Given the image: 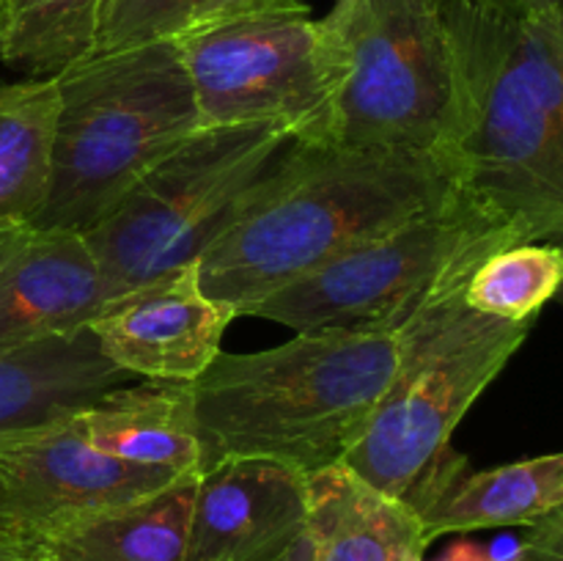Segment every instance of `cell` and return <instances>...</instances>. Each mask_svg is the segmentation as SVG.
<instances>
[{
  "mask_svg": "<svg viewBox=\"0 0 563 561\" xmlns=\"http://www.w3.org/2000/svg\"><path fill=\"white\" fill-rule=\"evenodd\" d=\"M201 127L273 121L328 143L335 55L302 0L176 33Z\"/></svg>",
  "mask_w": 563,
  "mask_h": 561,
  "instance_id": "9c48e42d",
  "label": "cell"
},
{
  "mask_svg": "<svg viewBox=\"0 0 563 561\" xmlns=\"http://www.w3.org/2000/svg\"><path fill=\"white\" fill-rule=\"evenodd\" d=\"M528 242L462 190L438 207L339 253L295 284L273 292L247 317L295 333L346 330L396 336L440 292L471 280L495 251Z\"/></svg>",
  "mask_w": 563,
  "mask_h": 561,
  "instance_id": "52a82bcc",
  "label": "cell"
},
{
  "mask_svg": "<svg viewBox=\"0 0 563 561\" xmlns=\"http://www.w3.org/2000/svg\"><path fill=\"white\" fill-rule=\"evenodd\" d=\"M563 506V451L473 471L462 457L421 512L429 544L445 534L533 526Z\"/></svg>",
  "mask_w": 563,
  "mask_h": 561,
  "instance_id": "e0dca14e",
  "label": "cell"
},
{
  "mask_svg": "<svg viewBox=\"0 0 563 561\" xmlns=\"http://www.w3.org/2000/svg\"><path fill=\"white\" fill-rule=\"evenodd\" d=\"M311 561H423L421 515L346 462L306 476Z\"/></svg>",
  "mask_w": 563,
  "mask_h": 561,
  "instance_id": "9a60e30c",
  "label": "cell"
},
{
  "mask_svg": "<svg viewBox=\"0 0 563 561\" xmlns=\"http://www.w3.org/2000/svg\"><path fill=\"white\" fill-rule=\"evenodd\" d=\"M132 377L104 358L91 328L0 346V440L75 418Z\"/></svg>",
  "mask_w": 563,
  "mask_h": 561,
  "instance_id": "5bb4252c",
  "label": "cell"
},
{
  "mask_svg": "<svg viewBox=\"0 0 563 561\" xmlns=\"http://www.w3.org/2000/svg\"><path fill=\"white\" fill-rule=\"evenodd\" d=\"M465 284L440 292L399 330L394 377L346 465L421 515L460 460L451 435L517 355L537 319L509 322L465 302Z\"/></svg>",
  "mask_w": 563,
  "mask_h": 561,
  "instance_id": "5b68a950",
  "label": "cell"
},
{
  "mask_svg": "<svg viewBox=\"0 0 563 561\" xmlns=\"http://www.w3.org/2000/svg\"><path fill=\"white\" fill-rule=\"evenodd\" d=\"M212 0H108L93 53L176 36Z\"/></svg>",
  "mask_w": 563,
  "mask_h": 561,
  "instance_id": "7402d4cb",
  "label": "cell"
},
{
  "mask_svg": "<svg viewBox=\"0 0 563 561\" xmlns=\"http://www.w3.org/2000/svg\"><path fill=\"white\" fill-rule=\"evenodd\" d=\"M454 190L434 154L388 146L295 141L245 215L198 258V284L247 317L295 284Z\"/></svg>",
  "mask_w": 563,
  "mask_h": 561,
  "instance_id": "7a4b0ae2",
  "label": "cell"
},
{
  "mask_svg": "<svg viewBox=\"0 0 563 561\" xmlns=\"http://www.w3.org/2000/svg\"><path fill=\"white\" fill-rule=\"evenodd\" d=\"M0 64H3V47H0Z\"/></svg>",
  "mask_w": 563,
  "mask_h": 561,
  "instance_id": "4dcf8cb0",
  "label": "cell"
},
{
  "mask_svg": "<svg viewBox=\"0 0 563 561\" xmlns=\"http://www.w3.org/2000/svg\"><path fill=\"white\" fill-rule=\"evenodd\" d=\"M110 302L80 231L0 226V346L71 336Z\"/></svg>",
  "mask_w": 563,
  "mask_h": 561,
  "instance_id": "4fadbf2b",
  "label": "cell"
},
{
  "mask_svg": "<svg viewBox=\"0 0 563 561\" xmlns=\"http://www.w3.org/2000/svg\"><path fill=\"white\" fill-rule=\"evenodd\" d=\"M53 185L33 226L88 231L201 130L176 36L93 53L55 75Z\"/></svg>",
  "mask_w": 563,
  "mask_h": 561,
  "instance_id": "277c9868",
  "label": "cell"
},
{
  "mask_svg": "<svg viewBox=\"0 0 563 561\" xmlns=\"http://www.w3.org/2000/svg\"><path fill=\"white\" fill-rule=\"evenodd\" d=\"M350 3H352V0H335V3H333V9H330V14H344V11L346 9H350Z\"/></svg>",
  "mask_w": 563,
  "mask_h": 561,
  "instance_id": "f1b7e54d",
  "label": "cell"
},
{
  "mask_svg": "<svg viewBox=\"0 0 563 561\" xmlns=\"http://www.w3.org/2000/svg\"><path fill=\"white\" fill-rule=\"evenodd\" d=\"M108 0H0L3 64L55 77L97 50Z\"/></svg>",
  "mask_w": 563,
  "mask_h": 561,
  "instance_id": "ffe728a7",
  "label": "cell"
},
{
  "mask_svg": "<svg viewBox=\"0 0 563 561\" xmlns=\"http://www.w3.org/2000/svg\"><path fill=\"white\" fill-rule=\"evenodd\" d=\"M278 3H286V0H212V3L203 6V9L192 16L187 28L212 25V22H223V20H231V16L251 14V11L269 9V6H278Z\"/></svg>",
  "mask_w": 563,
  "mask_h": 561,
  "instance_id": "d4e9b609",
  "label": "cell"
},
{
  "mask_svg": "<svg viewBox=\"0 0 563 561\" xmlns=\"http://www.w3.org/2000/svg\"><path fill=\"white\" fill-rule=\"evenodd\" d=\"M0 531H3V528H0Z\"/></svg>",
  "mask_w": 563,
  "mask_h": 561,
  "instance_id": "d6a6232c",
  "label": "cell"
},
{
  "mask_svg": "<svg viewBox=\"0 0 563 561\" xmlns=\"http://www.w3.org/2000/svg\"><path fill=\"white\" fill-rule=\"evenodd\" d=\"M559 297H561V302H563V286H561V292H559Z\"/></svg>",
  "mask_w": 563,
  "mask_h": 561,
  "instance_id": "1f68e13d",
  "label": "cell"
},
{
  "mask_svg": "<svg viewBox=\"0 0 563 561\" xmlns=\"http://www.w3.org/2000/svg\"><path fill=\"white\" fill-rule=\"evenodd\" d=\"M55 77L0 82V226L33 223L53 185Z\"/></svg>",
  "mask_w": 563,
  "mask_h": 561,
  "instance_id": "d6986e66",
  "label": "cell"
},
{
  "mask_svg": "<svg viewBox=\"0 0 563 561\" xmlns=\"http://www.w3.org/2000/svg\"><path fill=\"white\" fill-rule=\"evenodd\" d=\"M306 526V473L273 460H220L196 479L181 561H278Z\"/></svg>",
  "mask_w": 563,
  "mask_h": 561,
  "instance_id": "7c38bea8",
  "label": "cell"
},
{
  "mask_svg": "<svg viewBox=\"0 0 563 561\" xmlns=\"http://www.w3.org/2000/svg\"><path fill=\"white\" fill-rule=\"evenodd\" d=\"M234 308L198 284V262L113 297L88 328L104 358L146 380L192 383L220 355Z\"/></svg>",
  "mask_w": 563,
  "mask_h": 561,
  "instance_id": "8fae6325",
  "label": "cell"
},
{
  "mask_svg": "<svg viewBox=\"0 0 563 561\" xmlns=\"http://www.w3.org/2000/svg\"><path fill=\"white\" fill-rule=\"evenodd\" d=\"M454 108L438 160L528 242L563 248V9L440 0Z\"/></svg>",
  "mask_w": 563,
  "mask_h": 561,
  "instance_id": "6da1fadb",
  "label": "cell"
},
{
  "mask_svg": "<svg viewBox=\"0 0 563 561\" xmlns=\"http://www.w3.org/2000/svg\"><path fill=\"white\" fill-rule=\"evenodd\" d=\"M181 473L93 449L75 418L0 440V528L38 539L97 512L135 504Z\"/></svg>",
  "mask_w": 563,
  "mask_h": 561,
  "instance_id": "30bf717a",
  "label": "cell"
},
{
  "mask_svg": "<svg viewBox=\"0 0 563 561\" xmlns=\"http://www.w3.org/2000/svg\"><path fill=\"white\" fill-rule=\"evenodd\" d=\"M75 421L88 443L104 454L181 476L201 473L190 383H126L91 402Z\"/></svg>",
  "mask_w": 563,
  "mask_h": 561,
  "instance_id": "2e32d148",
  "label": "cell"
},
{
  "mask_svg": "<svg viewBox=\"0 0 563 561\" xmlns=\"http://www.w3.org/2000/svg\"><path fill=\"white\" fill-rule=\"evenodd\" d=\"M563 286V248L520 242L484 258L465 286V302L489 317L528 322Z\"/></svg>",
  "mask_w": 563,
  "mask_h": 561,
  "instance_id": "44dd1931",
  "label": "cell"
},
{
  "mask_svg": "<svg viewBox=\"0 0 563 561\" xmlns=\"http://www.w3.org/2000/svg\"><path fill=\"white\" fill-rule=\"evenodd\" d=\"M33 561H44L42 553H38V548H36V556H33Z\"/></svg>",
  "mask_w": 563,
  "mask_h": 561,
  "instance_id": "f546056e",
  "label": "cell"
},
{
  "mask_svg": "<svg viewBox=\"0 0 563 561\" xmlns=\"http://www.w3.org/2000/svg\"><path fill=\"white\" fill-rule=\"evenodd\" d=\"M335 55L328 143L434 154L454 108L440 0H352L319 20Z\"/></svg>",
  "mask_w": 563,
  "mask_h": 561,
  "instance_id": "ba28073f",
  "label": "cell"
},
{
  "mask_svg": "<svg viewBox=\"0 0 563 561\" xmlns=\"http://www.w3.org/2000/svg\"><path fill=\"white\" fill-rule=\"evenodd\" d=\"M297 138L284 124L201 127L82 231L110 300L198 262L251 209Z\"/></svg>",
  "mask_w": 563,
  "mask_h": 561,
  "instance_id": "8992f818",
  "label": "cell"
},
{
  "mask_svg": "<svg viewBox=\"0 0 563 561\" xmlns=\"http://www.w3.org/2000/svg\"><path fill=\"white\" fill-rule=\"evenodd\" d=\"M399 361V336L308 330L258 352H220L190 383L201 471L273 460L300 473L346 460Z\"/></svg>",
  "mask_w": 563,
  "mask_h": 561,
  "instance_id": "3957f363",
  "label": "cell"
},
{
  "mask_svg": "<svg viewBox=\"0 0 563 561\" xmlns=\"http://www.w3.org/2000/svg\"><path fill=\"white\" fill-rule=\"evenodd\" d=\"M526 553L520 561H563V506L526 526Z\"/></svg>",
  "mask_w": 563,
  "mask_h": 561,
  "instance_id": "cb8c5ba5",
  "label": "cell"
},
{
  "mask_svg": "<svg viewBox=\"0 0 563 561\" xmlns=\"http://www.w3.org/2000/svg\"><path fill=\"white\" fill-rule=\"evenodd\" d=\"M526 553V537L522 534H498V537L478 542V539H456L449 548L440 550L434 559L423 561H520Z\"/></svg>",
  "mask_w": 563,
  "mask_h": 561,
  "instance_id": "603a6c76",
  "label": "cell"
},
{
  "mask_svg": "<svg viewBox=\"0 0 563 561\" xmlns=\"http://www.w3.org/2000/svg\"><path fill=\"white\" fill-rule=\"evenodd\" d=\"M278 561H311V537H308V531L300 539H295V544Z\"/></svg>",
  "mask_w": 563,
  "mask_h": 561,
  "instance_id": "83f0119b",
  "label": "cell"
},
{
  "mask_svg": "<svg viewBox=\"0 0 563 561\" xmlns=\"http://www.w3.org/2000/svg\"><path fill=\"white\" fill-rule=\"evenodd\" d=\"M476 3L489 6V9L509 11V14H528V11L563 9V0H476Z\"/></svg>",
  "mask_w": 563,
  "mask_h": 561,
  "instance_id": "4316f807",
  "label": "cell"
},
{
  "mask_svg": "<svg viewBox=\"0 0 563 561\" xmlns=\"http://www.w3.org/2000/svg\"><path fill=\"white\" fill-rule=\"evenodd\" d=\"M198 476L36 539L44 561H181Z\"/></svg>",
  "mask_w": 563,
  "mask_h": 561,
  "instance_id": "ac0fdd59",
  "label": "cell"
},
{
  "mask_svg": "<svg viewBox=\"0 0 563 561\" xmlns=\"http://www.w3.org/2000/svg\"><path fill=\"white\" fill-rule=\"evenodd\" d=\"M33 556H36V539L0 531V561H33Z\"/></svg>",
  "mask_w": 563,
  "mask_h": 561,
  "instance_id": "484cf974",
  "label": "cell"
}]
</instances>
